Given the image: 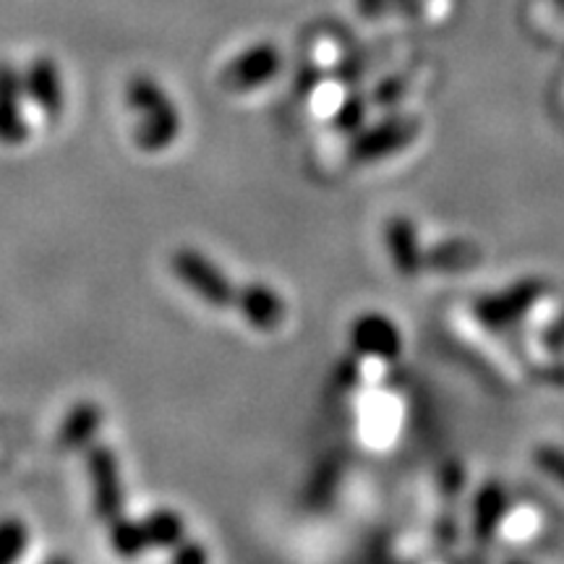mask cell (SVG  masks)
Instances as JSON below:
<instances>
[{
	"label": "cell",
	"mask_w": 564,
	"mask_h": 564,
	"mask_svg": "<svg viewBox=\"0 0 564 564\" xmlns=\"http://www.w3.org/2000/svg\"><path fill=\"white\" fill-rule=\"evenodd\" d=\"M87 468L91 478V499H95V514L102 523H112L123 512V486L118 457L105 444H95L87 453Z\"/></svg>",
	"instance_id": "3"
},
{
	"label": "cell",
	"mask_w": 564,
	"mask_h": 564,
	"mask_svg": "<svg viewBox=\"0 0 564 564\" xmlns=\"http://www.w3.org/2000/svg\"><path fill=\"white\" fill-rule=\"evenodd\" d=\"M387 249H390V257L394 267L405 274V278H413L421 270V249L419 238H415V228L405 217H394L387 225Z\"/></svg>",
	"instance_id": "12"
},
{
	"label": "cell",
	"mask_w": 564,
	"mask_h": 564,
	"mask_svg": "<svg viewBox=\"0 0 564 564\" xmlns=\"http://www.w3.org/2000/svg\"><path fill=\"white\" fill-rule=\"evenodd\" d=\"M51 564H70V562L68 560H53Z\"/></svg>",
	"instance_id": "20"
},
{
	"label": "cell",
	"mask_w": 564,
	"mask_h": 564,
	"mask_svg": "<svg viewBox=\"0 0 564 564\" xmlns=\"http://www.w3.org/2000/svg\"><path fill=\"white\" fill-rule=\"evenodd\" d=\"M173 564H207V552L196 541H181L173 554Z\"/></svg>",
	"instance_id": "18"
},
{
	"label": "cell",
	"mask_w": 564,
	"mask_h": 564,
	"mask_svg": "<svg viewBox=\"0 0 564 564\" xmlns=\"http://www.w3.org/2000/svg\"><path fill=\"white\" fill-rule=\"evenodd\" d=\"M24 87H26V95L32 97V102L37 105L45 116L51 118L61 116L66 95H63L58 68H55V63L51 58H37L32 63L30 70H26Z\"/></svg>",
	"instance_id": "11"
},
{
	"label": "cell",
	"mask_w": 564,
	"mask_h": 564,
	"mask_svg": "<svg viewBox=\"0 0 564 564\" xmlns=\"http://www.w3.org/2000/svg\"><path fill=\"white\" fill-rule=\"evenodd\" d=\"M510 564H518V562H510Z\"/></svg>",
	"instance_id": "21"
},
{
	"label": "cell",
	"mask_w": 564,
	"mask_h": 564,
	"mask_svg": "<svg viewBox=\"0 0 564 564\" xmlns=\"http://www.w3.org/2000/svg\"><path fill=\"white\" fill-rule=\"evenodd\" d=\"M535 465L549 476H554L556 481L564 484V453L556 447H539L535 449Z\"/></svg>",
	"instance_id": "17"
},
{
	"label": "cell",
	"mask_w": 564,
	"mask_h": 564,
	"mask_svg": "<svg viewBox=\"0 0 564 564\" xmlns=\"http://www.w3.org/2000/svg\"><path fill=\"white\" fill-rule=\"evenodd\" d=\"M539 282H525V285L512 288L502 295H489V299L476 303L478 319L491 324V327H507L528 312V306L539 299Z\"/></svg>",
	"instance_id": "8"
},
{
	"label": "cell",
	"mask_w": 564,
	"mask_h": 564,
	"mask_svg": "<svg viewBox=\"0 0 564 564\" xmlns=\"http://www.w3.org/2000/svg\"><path fill=\"white\" fill-rule=\"evenodd\" d=\"M236 303L241 306L246 322L262 329V333L278 329L285 322V301L272 288L262 285V282H253V285L243 288L241 295H236Z\"/></svg>",
	"instance_id": "9"
},
{
	"label": "cell",
	"mask_w": 564,
	"mask_h": 564,
	"mask_svg": "<svg viewBox=\"0 0 564 564\" xmlns=\"http://www.w3.org/2000/svg\"><path fill=\"white\" fill-rule=\"evenodd\" d=\"M141 531H144L147 546L154 549H171L178 546L183 541V520L178 512L173 510H154L139 520Z\"/></svg>",
	"instance_id": "13"
},
{
	"label": "cell",
	"mask_w": 564,
	"mask_h": 564,
	"mask_svg": "<svg viewBox=\"0 0 564 564\" xmlns=\"http://www.w3.org/2000/svg\"><path fill=\"white\" fill-rule=\"evenodd\" d=\"M505 512V491L499 486H486L476 505V528L481 535H491Z\"/></svg>",
	"instance_id": "16"
},
{
	"label": "cell",
	"mask_w": 564,
	"mask_h": 564,
	"mask_svg": "<svg viewBox=\"0 0 564 564\" xmlns=\"http://www.w3.org/2000/svg\"><path fill=\"white\" fill-rule=\"evenodd\" d=\"M110 525V544L121 556H137L147 549L144 531H141V523L129 518H116Z\"/></svg>",
	"instance_id": "15"
},
{
	"label": "cell",
	"mask_w": 564,
	"mask_h": 564,
	"mask_svg": "<svg viewBox=\"0 0 564 564\" xmlns=\"http://www.w3.org/2000/svg\"><path fill=\"white\" fill-rule=\"evenodd\" d=\"M282 68V55L270 42L246 47L223 70V87L230 91H251L272 82Z\"/></svg>",
	"instance_id": "4"
},
{
	"label": "cell",
	"mask_w": 564,
	"mask_h": 564,
	"mask_svg": "<svg viewBox=\"0 0 564 564\" xmlns=\"http://www.w3.org/2000/svg\"><path fill=\"white\" fill-rule=\"evenodd\" d=\"M30 546V528L24 520H0V564H17Z\"/></svg>",
	"instance_id": "14"
},
{
	"label": "cell",
	"mask_w": 564,
	"mask_h": 564,
	"mask_svg": "<svg viewBox=\"0 0 564 564\" xmlns=\"http://www.w3.org/2000/svg\"><path fill=\"white\" fill-rule=\"evenodd\" d=\"M419 133V126L413 121H405V118H394V121H384L379 123L377 129L364 131L361 137L356 139L352 144V160L356 162H371V160H382L390 158V154L400 152L403 147L411 144Z\"/></svg>",
	"instance_id": "5"
},
{
	"label": "cell",
	"mask_w": 564,
	"mask_h": 564,
	"mask_svg": "<svg viewBox=\"0 0 564 564\" xmlns=\"http://www.w3.org/2000/svg\"><path fill=\"white\" fill-rule=\"evenodd\" d=\"M102 408L91 403V400L76 403L61 423L58 447L66 449V453H76V449L89 447L91 440H95L97 432L102 429Z\"/></svg>",
	"instance_id": "10"
},
{
	"label": "cell",
	"mask_w": 564,
	"mask_h": 564,
	"mask_svg": "<svg viewBox=\"0 0 564 564\" xmlns=\"http://www.w3.org/2000/svg\"><path fill=\"white\" fill-rule=\"evenodd\" d=\"M30 137L21 110V82L9 63H0V144L19 147Z\"/></svg>",
	"instance_id": "7"
},
{
	"label": "cell",
	"mask_w": 564,
	"mask_h": 564,
	"mask_svg": "<svg viewBox=\"0 0 564 564\" xmlns=\"http://www.w3.org/2000/svg\"><path fill=\"white\" fill-rule=\"evenodd\" d=\"M350 340H352V348L364 352V356L387 358V361L398 358L400 348H403L398 327H394V324L382 314L361 316V319L352 324Z\"/></svg>",
	"instance_id": "6"
},
{
	"label": "cell",
	"mask_w": 564,
	"mask_h": 564,
	"mask_svg": "<svg viewBox=\"0 0 564 564\" xmlns=\"http://www.w3.org/2000/svg\"><path fill=\"white\" fill-rule=\"evenodd\" d=\"M356 3H358V9L366 13V17H382V13H387V11L400 9L405 0H356Z\"/></svg>",
	"instance_id": "19"
},
{
	"label": "cell",
	"mask_w": 564,
	"mask_h": 564,
	"mask_svg": "<svg viewBox=\"0 0 564 564\" xmlns=\"http://www.w3.org/2000/svg\"><path fill=\"white\" fill-rule=\"evenodd\" d=\"M173 272L183 285L192 288L202 301L212 306L225 308L236 303V291H232L230 280L220 272V267L212 264L207 257H202L194 249H178L173 253Z\"/></svg>",
	"instance_id": "2"
},
{
	"label": "cell",
	"mask_w": 564,
	"mask_h": 564,
	"mask_svg": "<svg viewBox=\"0 0 564 564\" xmlns=\"http://www.w3.org/2000/svg\"><path fill=\"white\" fill-rule=\"evenodd\" d=\"M126 97H129L131 110L139 118L137 131H133L139 150H167L181 133V112L171 100V95L150 76H137L126 89Z\"/></svg>",
	"instance_id": "1"
}]
</instances>
